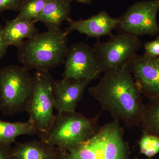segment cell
Listing matches in <instances>:
<instances>
[{
	"mask_svg": "<svg viewBox=\"0 0 159 159\" xmlns=\"http://www.w3.org/2000/svg\"><path fill=\"white\" fill-rule=\"evenodd\" d=\"M142 46L138 36L129 33L112 35L105 42L98 39L93 48L100 65L104 73L127 65L137 55Z\"/></svg>",
	"mask_w": 159,
	"mask_h": 159,
	"instance_id": "7",
	"label": "cell"
},
{
	"mask_svg": "<svg viewBox=\"0 0 159 159\" xmlns=\"http://www.w3.org/2000/svg\"><path fill=\"white\" fill-rule=\"evenodd\" d=\"M140 153L148 158H152L159 153V138L143 133L139 140Z\"/></svg>",
	"mask_w": 159,
	"mask_h": 159,
	"instance_id": "19",
	"label": "cell"
},
{
	"mask_svg": "<svg viewBox=\"0 0 159 159\" xmlns=\"http://www.w3.org/2000/svg\"><path fill=\"white\" fill-rule=\"evenodd\" d=\"M31 98L26 111L36 129L44 140L55 118L54 113L55 81L49 71L35 70L32 75Z\"/></svg>",
	"mask_w": 159,
	"mask_h": 159,
	"instance_id": "5",
	"label": "cell"
},
{
	"mask_svg": "<svg viewBox=\"0 0 159 159\" xmlns=\"http://www.w3.org/2000/svg\"><path fill=\"white\" fill-rule=\"evenodd\" d=\"M63 78L74 80L96 79L101 71L93 48L83 42L69 47L65 60Z\"/></svg>",
	"mask_w": 159,
	"mask_h": 159,
	"instance_id": "9",
	"label": "cell"
},
{
	"mask_svg": "<svg viewBox=\"0 0 159 159\" xmlns=\"http://www.w3.org/2000/svg\"><path fill=\"white\" fill-rule=\"evenodd\" d=\"M144 56L150 58H157L159 57V35L152 41L146 42L144 44Z\"/></svg>",
	"mask_w": 159,
	"mask_h": 159,
	"instance_id": "20",
	"label": "cell"
},
{
	"mask_svg": "<svg viewBox=\"0 0 159 159\" xmlns=\"http://www.w3.org/2000/svg\"><path fill=\"white\" fill-rule=\"evenodd\" d=\"M88 91L114 120L129 128L140 126L144 104L127 65L103 73L99 83Z\"/></svg>",
	"mask_w": 159,
	"mask_h": 159,
	"instance_id": "1",
	"label": "cell"
},
{
	"mask_svg": "<svg viewBox=\"0 0 159 159\" xmlns=\"http://www.w3.org/2000/svg\"><path fill=\"white\" fill-rule=\"evenodd\" d=\"M36 134L34 124L29 119L25 122H10L0 120V144L11 145L20 135Z\"/></svg>",
	"mask_w": 159,
	"mask_h": 159,
	"instance_id": "16",
	"label": "cell"
},
{
	"mask_svg": "<svg viewBox=\"0 0 159 159\" xmlns=\"http://www.w3.org/2000/svg\"><path fill=\"white\" fill-rule=\"evenodd\" d=\"M68 26L65 29L68 34L73 31L85 34L88 37L99 38L112 35V31L116 29L119 24V18L111 17L105 11H100L87 19L77 20L71 19L68 22Z\"/></svg>",
	"mask_w": 159,
	"mask_h": 159,
	"instance_id": "12",
	"label": "cell"
},
{
	"mask_svg": "<svg viewBox=\"0 0 159 159\" xmlns=\"http://www.w3.org/2000/svg\"><path fill=\"white\" fill-rule=\"evenodd\" d=\"M120 122L113 120L100 126L85 142L68 151H61L60 159H131Z\"/></svg>",
	"mask_w": 159,
	"mask_h": 159,
	"instance_id": "3",
	"label": "cell"
},
{
	"mask_svg": "<svg viewBox=\"0 0 159 159\" xmlns=\"http://www.w3.org/2000/svg\"><path fill=\"white\" fill-rule=\"evenodd\" d=\"M157 60L159 62V57H157Z\"/></svg>",
	"mask_w": 159,
	"mask_h": 159,
	"instance_id": "25",
	"label": "cell"
},
{
	"mask_svg": "<svg viewBox=\"0 0 159 159\" xmlns=\"http://www.w3.org/2000/svg\"><path fill=\"white\" fill-rule=\"evenodd\" d=\"M99 117L100 114L89 118L76 111L57 112L43 141L63 151L74 149L96 132Z\"/></svg>",
	"mask_w": 159,
	"mask_h": 159,
	"instance_id": "4",
	"label": "cell"
},
{
	"mask_svg": "<svg viewBox=\"0 0 159 159\" xmlns=\"http://www.w3.org/2000/svg\"><path fill=\"white\" fill-rule=\"evenodd\" d=\"M48 1V0H26L19 11L18 15L16 18L19 20H36L44 8Z\"/></svg>",
	"mask_w": 159,
	"mask_h": 159,
	"instance_id": "18",
	"label": "cell"
},
{
	"mask_svg": "<svg viewBox=\"0 0 159 159\" xmlns=\"http://www.w3.org/2000/svg\"><path fill=\"white\" fill-rule=\"evenodd\" d=\"M91 81L74 80L63 78L55 81L54 109L57 112L76 111L78 102Z\"/></svg>",
	"mask_w": 159,
	"mask_h": 159,
	"instance_id": "11",
	"label": "cell"
},
{
	"mask_svg": "<svg viewBox=\"0 0 159 159\" xmlns=\"http://www.w3.org/2000/svg\"><path fill=\"white\" fill-rule=\"evenodd\" d=\"M11 145L0 144V159H10Z\"/></svg>",
	"mask_w": 159,
	"mask_h": 159,
	"instance_id": "23",
	"label": "cell"
},
{
	"mask_svg": "<svg viewBox=\"0 0 159 159\" xmlns=\"http://www.w3.org/2000/svg\"><path fill=\"white\" fill-rule=\"evenodd\" d=\"M35 21L14 19L7 20L3 26V36L5 41L9 46L17 48L24 39H29L35 37L39 33L35 27Z\"/></svg>",
	"mask_w": 159,
	"mask_h": 159,
	"instance_id": "15",
	"label": "cell"
},
{
	"mask_svg": "<svg viewBox=\"0 0 159 159\" xmlns=\"http://www.w3.org/2000/svg\"><path fill=\"white\" fill-rule=\"evenodd\" d=\"M71 2L70 0H48L35 21L44 24L48 30H60L64 21L72 19Z\"/></svg>",
	"mask_w": 159,
	"mask_h": 159,
	"instance_id": "14",
	"label": "cell"
},
{
	"mask_svg": "<svg viewBox=\"0 0 159 159\" xmlns=\"http://www.w3.org/2000/svg\"><path fill=\"white\" fill-rule=\"evenodd\" d=\"M61 151L41 139L16 142L11 148L10 159H60Z\"/></svg>",
	"mask_w": 159,
	"mask_h": 159,
	"instance_id": "13",
	"label": "cell"
},
{
	"mask_svg": "<svg viewBox=\"0 0 159 159\" xmlns=\"http://www.w3.org/2000/svg\"><path fill=\"white\" fill-rule=\"evenodd\" d=\"M3 26L0 25V60L2 59L7 54L9 46L6 43L3 36Z\"/></svg>",
	"mask_w": 159,
	"mask_h": 159,
	"instance_id": "22",
	"label": "cell"
},
{
	"mask_svg": "<svg viewBox=\"0 0 159 159\" xmlns=\"http://www.w3.org/2000/svg\"><path fill=\"white\" fill-rule=\"evenodd\" d=\"M140 126L142 132L159 138V98L149 99L144 104Z\"/></svg>",
	"mask_w": 159,
	"mask_h": 159,
	"instance_id": "17",
	"label": "cell"
},
{
	"mask_svg": "<svg viewBox=\"0 0 159 159\" xmlns=\"http://www.w3.org/2000/svg\"><path fill=\"white\" fill-rule=\"evenodd\" d=\"M71 2L73 1H76L78 2L85 4V5H89L92 2V0H70Z\"/></svg>",
	"mask_w": 159,
	"mask_h": 159,
	"instance_id": "24",
	"label": "cell"
},
{
	"mask_svg": "<svg viewBox=\"0 0 159 159\" xmlns=\"http://www.w3.org/2000/svg\"><path fill=\"white\" fill-rule=\"evenodd\" d=\"M138 89L149 99L159 98V62L137 55L127 65Z\"/></svg>",
	"mask_w": 159,
	"mask_h": 159,
	"instance_id": "10",
	"label": "cell"
},
{
	"mask_svg": "<svg viewBox=\"0 0 159 159\" xmlns=\"http://www.w3.org/2000/svg\"><path fill=\"white\" fill-rule=\"evenodd\" d=\"M32 75L20 66L0 69V111L11 116L26 111L31 98Z\"/></svg>",
	"mask_w": 159,
	"mask_h": 159,
	"instance_id": "6",
	"label": "cell"
},
{
	"mask_svg": "<svg viewBox=\"0 0 159 159\" xmlns=\"http://www.w3.org/2000/svg\"><path fill=\"white\" fill-rule=\"evenodd\" d=\"M26 0H0V13L6 11H19Z\"/></svg>",
	"mask_w": 159,
	"mask_h": 159,
	"instance_id": "21",
	"label": "cell"
},
{
	"mask_svg": "<svg viewBox=\"0 0 159 159\" xmlns=\"http://www.w3.org/2000/svg\"><path fill=\"white\" fill-rule=\"evenodd\" d=\"M151 159V158H145V159Z\"/></svg>",
	"mask_w": 159,
	"mask_h": 159,
	"instance_id": "26",
	"label": "cell"
},
{
	"mask_svg": "<svg viewBox=\"0 0 159 159\" xmlns=\"http://www.w3.org/2000/svg\"><path fill=\"white\" fill-rule=\"evenodd\" d=\"M68 34L60 29L39 33L18 47L17 58L28 70L49 71L64 64Z\"/></svg>",
	"mask_w": 159,
	"mask_h": 159,
	"instance_id": "2",
	"label": "cell"
},
{
	"mask_svg": "<svg viewBox=\"0 0 159 159\" xmlns=\"http://www.w3.org/2000/svg\"><path fill=\"white\" fill-rule=\"evenodd\" d=\"M159 10V0L136 2L119 18L116 29L121 33L138 37L159 34V24L157 20Z\"/></svg>",
	"mask_w": 159,
	"mask_h": 159,
	"instance_id": "8",
	"label": "cell"
}]
</instances>
